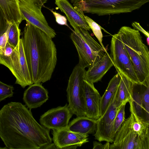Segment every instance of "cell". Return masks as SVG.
<instances>
[{
	"instance_id": "24",
	"label": "cell",
	"mask_w": 149,
	"mask_h": 149,
	"mask_svg": "<svg viewBox=\"0 0 149 149\" xmlns=\"http://www.w3.org/2000/svg\"><path fill=\"white\" fill-rule=\"evenodd\" d=\"M21 30L19 26L15 23L10 24L8 34V42L16 49L19 47Z\"/></svg>"
},
{
	"instance_id": "6",
	"label": "cell",
	"mask_w": 149,
	"mask_h": 149,
	"mask_svg": "<svg viewBox=\"0 0 149 149\" xmlns=\"http://www.w3.org/2000/svg\"><path fill=\"white\" fill-rule=\"evenodd\" d=\"M70 37L79 56L78 64L85 68L92 66L104 56L105 50L90 35L88 31L76 25Z\"/></svg>"
},
{
	"instance_id": "4",
	"label": "cell",
	"mask_w": 149,
	"mask_h": 149,
	"mask_svg": "<svg viewBox=\"0 0 149 149\" xmlns=\"http://www.w3.org/2000/svg\"><path fill=\"white\" fill-rule=\"evenodd\" d=\"M132 62L140 84L149 85V51L139 31L123 26L117 33Z\"/></svg>"
},
{
	"instance_id": "34",
	"label": "cell",
	"mask_w": 149,
	"mask_h": 149,
	"mask_svg": "<svg viewBox=\"0 0 149 149\" xmlns=\"http://www.w3.org/2000/svg\"><path fill=\"white\" fill-rule=\"evenodd\" d=\"M110 143L109 142H107L104 144L103 145V149H109Z\"/></svg>"
},
{
	"instance_id": "30",
	"label": "cell",
	"mask_w": 149,
	"mask_h": 149,
	"mask_svg": "<svg viewBox=\"0 0 149 149\" xmlns=\"http://www.w3.org/2000/svg\"><path fill=\"white\" fill-rule=\"evenodd\" d=\"M54 15L57 23L59 24L68 26L67 23V19L65 17L62 15L55 11L50 9Z\"/></svg>"
},
{
	"instance_id": "35",
	"label": "cell",
	"mask_w": 149,
	"mask_h": 149,
	"mask_svg": "<svg viewBox=\"0 0 149 149\" xmlns=\"http://www.w3.org/2000/svg\"><path fill=\"white\" fill-rule=\"evenodd\" d=\"M149 37H146V42L148 45H149Z\"/></svg>"
},
{
	"instance_id": "23",
	"label": "cell",
	"mask_w": 149,
	"mask_h": 149,
	"mask_svg": "<svg viewBox=\"0 0 149 149\" xmlns=\"http://www.w3.org/2000/svg\"><path fill=\"white\" fill-rule=\"evenodd\" d=\"M137 84H133V85L132 99L133 105L137 115L142 119L147 121L142 104V92L141 90L139 91L137 89Z\"/></svg>"
},
{
	"instance_id": "29",
	"label": "cell",
	"mask_w": 149,
	"mask_h": 149,
	"mask_svg": "<svg viewBox=\"0 0 149 149\" xmlns=\"http://www.w3.org/2000/svg\"><path fill=\"white\" fill-rule=\"evenodd\" d=\"M10 24L8 23L4 12L0 6V36L7 31Z\"/></svg>"
},
{
	"instance_id": "10",
	"label": "cell",
	"mask_w": 149,
	"mask_h": 149,
	"mask_svg": "<svg viewBox=\"0 0 149 149\" xmlns=\"http://www.w3.org/2000/svg\"><path fill=\"white\" fill-rule=\"evenodd\" d=\"M115 94L104 113L96 120V130L94 135L95 139L100 142L112 143L114 141V121L119 108L115 104Z\"/></svg>"
},
{
	"instance_id": "3",
	"label": "cell",
	"mask_w": 149,
	"mask_h": 149,
	"mask_svg": "<svg viewBox=\"0 0 149 149\" xmlns=\"http://www.w3.org/2000/svg\"><path fill=\"white\" fill-rule=\"evenodd\" d=\"M128 102L130 115L116 134L109 149H149V121L137 115L131 100Z\"/></svg>"
},
{
	"instance_id": "13",
	"label": "cell",
	"mask_w": 149,
	"mask_h": 149,
	"mask_svg": "<svg viewBox=\"0 0 149 149\" xmlns=\"http://www.w3.org/2000/svg\"><path fill=\"white\" fill-rule=\"evenodd\" d=\"M0 64L9 69L16 78L15 84L25 88L20 68L19 48H15L7 42L4 52L0 54Z\"/></svg>"
},
{
	"instance_id": "32",
	"label": "cell",
	"mask_w": 149,
	"mask_h": 149,
	"mask_svg": "<svg viewBox=\"0 0 149 149\" xmlns=\"http://www.w3.org/2000/svg\"><path fill=\"white\" fill-rule=\"evenodd\" d=\"M134 29L137 30L143 33L146 37H149V34L148 32L146 31L141 26L140 24L136 22H133L132 24Z\"/></svg>"
},
{
	"instance_id": "2",
	"label": "cell",
	"mask_w": 149,
	"mask_h": 149,
	"mask_svg": "<svg viewBox=\"0 0 149 149\" xmlns=\"http://www.w3.org/2000/svg\"><path fill=\"white\" fill-rule=\"evenodd\" d=\"M33 83L49 80L57 62V50L52 38L27 21L21 38Z\"/></svg>"
},
{
	"instance_id": "26",
	"label": "cell",
	"mask_w": 149,
	"mask_h": 149,
	"mask_svg": "<svg viewBox=\"0 0 149 149\" xmlns=\"http://www.w3.org/2000/svg\"><path fill=\"white\" fill-rule=\"evenodd\" d=\"M126 104H123L118 108L114 120L113 133L114 136L125 120V107Z\"/></svg>"
},
{
	"instance_id": "19",
	"label": "cell",
	"mask_w": 149,
	"mask_h": 149,
	"mask_svg": "<svg viewBox=\"0 0 149 149\" xmlns=\"http://www.w3.org/2000/svg\"><path fill=\"white\" fill-rule=\"evenodd\" d=\"M120 74V79L115 94V102L119 107L132 99L133 84L123 75Z\"/></svg>"
},
{
	"instance_id": "17",
	"label": "cell",
	"mask_w": 149,
	"mask_h": 149,
	"mask_svg": "<svg viewBox=\"0 0 149 149\" xmlns=\"http://www.w3.org/2000/svg\"><path fill=\"white\" fill-rule=\"evenodd\" d=\"M113 66L112 59L107 52L102 58L86 71L85 79L94 84L101 81L110 68Z\"/></svg>"
},
{
	"instance_id": "33",
	"label": "cell",
	"mask_w": 149,
	"mask_h": 149,
	"mask_svg": "<svg viewBox=\"0 0 149 149\" xmlns=\"http://www.w3.org/2000/svg\"><path fill=\"white\" fill-rule=\"evenodd\" d=\"M93 149H103V145L101 143L96 141H93Z\"/></svg>"
},
{
	"instance_id": "37",
	"label": "cell",
	"mask_w": 149,
	"mask_h": 149,
	"mask_svg": "<svg viewBox=\"0 0 149 149\" xmlns=\"http://www.w3.org/2000/svg\"><path fill=\"white\" fill-rule=\"evenodd\" d=\"M0 148H5V149H6V148H6V147L5 148H2L0 147Z\"/></svg>"
},
{
	"instance_id": "22",
	"label": "cell",
	"mask_w": 149,
	"mask_h": 149,
	"mask_svg": "<svg viewBox=\"0 0 149 149\" xmlns=\"http://www.w3.org/2000/svg\"><path fill=\"white\" fill-rule=\"evenodd\" d=\"M19 51L20 68L25 88L33 83L30 76L21 38L19 42Z\"/></svg>"
},
{
	"instance_id": "28",
	"label": "cell",
	"mask_w": 149,
	"mask_h": 149,
	"mask_svg": "<svg viewBox=\"0 0 149 149\" xmlns=\"http://www.w3.org/2000/svg\"><path fill=\"white\" fill-rule=\"evenodd\" d=\"M142 102L146 115V119L149 121V85L146 87L144 91L142 92Z\"/></svg>"
},
{
	"instance_id": "5",
	"label": "cell",
	"mask_w": 149,
	"mask_h": 149,
	"mask_svg": "<svg viewBox=\"0 0 149 149\" xmlns=\"http://www.w3.org/2000/svg\"><path fill=\"white\" fill-rule=\"evenodd\" d=\"M149 0H74L73 6L80 12L104 16L131 12Z\"/></svg>"
},
{
	"instance_id": "18",
	"label": "cell",
	"mask_w": 149,
	"mask_h": 149,
	"mask_svg": "<svg viewBox=\"0 0 149 149\" xmlns=\"http://www.w3.org/2000/svg\"><path fill=\"white\" fill-rule=\"evenodd\" d=\"M67 128L78 133L94 134L96 130V120L86 116H78L69 123Z\"/></svg>"
},
{
	"instance_id": "1",
	"label": "cell",
	"mask_w": 149,
	"mask_h": 149,
	"mask_svg": "<svg viewBox=\"0 0 149 149\" xmlns=\"http://www.w3.org/2000/svg\"><path fill=\"white\" fill-rule=\"evenodd\" d=\"M49 132L20 102H9L0 110V138L8 149H45L52 142Z\"/></svg>"
},
{
	"instance_id": "20",
	"label": "cell",
	"mask_w": 149,
	"mask_h": 149,
	"mask_svg": "<svg viewBox=\"0 0 149 149\" xmlns=\"http://www.w3.org/2000/svg\"><path fill=\"white\" fill-rule=\"evenodd\" d=\"M0 6L9 24L19 26L22 20L17 0H0Z\"/></svg>"
},
{
	"instance_id": "15",
	"label": "cell",
	"mask_w": 149,
	"mask_h": 149,
	"mask_svg": "<svg viewBox=\"0 0 149 149\" xmlns=\"http://www.w3.org/2000/svg\"><path fill=\"white\" fill-rule=\"evenodd\" d=\"M49 98L48 92L41 83H33L25 91L23 99L30 110L40 107Z\"/></svg>"
},
{
	"instance_id": "25",
	"label": "cell",
	"mask_w": 149,
	"mask_h": 149,
	"mask_svg": "<svg viewBox=\"0 0 149 149\" xmlns=\"http://www.w3.org/2000/svg\"><path fill=\"white\" fill-rule=\"evenodd\" d=\"M84 17L100 45L105 50H107L102 43L103 36L101 31L102 28L88 16L84 15Z\"/></svg>"
},
{
	"instance_id": "21",
	"label": "cell",
	"mask_w": 149,
	"mask_h": 149,
	"mask_svg": "<svg viewBox=\"0 0 149 149\" xmlns=\"http://www.w3.org/2000/svg\"><path fill=\"white\" fill-rule=\"evenodd\" d=\"M120 79V74L117 73L110 81L100 102V116L104 113L115 94Z\"/></svg>"
},
{
	"instance_id": "9",
	"label": "cell",
	"mask_w": 149,
	"mask_h": 149,
	"mask_svg": "<svg viewBox=\"0 0 149 149\" xmlns=\"http://www.w3.org/2000/svg\"><path fill=\"white\" fill-rule=\"evenodd\" d=\"M111 58L118 73L133 84H140L130 57L118 33L112 37L110 47Z\"/></svg>"
},
{
	"instance_id": "14",
	"label": "cell",
	"mask_w": 149,
	"mask_h": 149,
	"mask_svg": "<svg viewBox=\"0 0 149 149\" xmlns=\"http://www.w3.org/2000/svg\"><path fill=\"white\" fill-rule=\"evenodd\" d=\"M86 116L95 120L100 117V102L101 96L94 84L84 80Z\"/></svg>"
},
{
	"instance_id": "31",
	"label": "cell",
	"mask_w": 149,
	"mask_h": 149,
	"mask_svg": "<svg viewBox=\"0 0 149 149\" xmlns=\"http://www.w3.org/2000/svg\"><path fill=\"white\" fill-rule=\"evenodd\" d=\"M9 27L7 31L0 36V54L3 53L5 51L6 45L8 42V34Z\"/></svg>"
},
{
	"instance_id": "12",
	"label": "cell",
	"mask_w": 149,
	"mask_h": 149,
	"mask_svg": "<svg viewBox=\"0 0 149 149\" xmlns=\"http://www.w3.org/2000/svg\"><path fill=\"white\" fill-rule=\"evenodd\" d=\"M54 143L58 149H75L88 142V134L72 132L67 128L53 130Z\"/></svg>"
},
{
	"instance_id": "36",
	"label": "cell",
	"mask_w": 149,
	"mask_h": 149,
	"mask_svg": "<svg viewBox=\"0 0 149 149\" xmlns=\"http://www.w3.org/2000/svg\"><path fill=\"white\" fill-rule=\"evenodd\" d=\"M74 0H70V2L72 3H73Z\"/></svg>"
},
{
	"instance_id": "27",
	"label": "cell",
	"mask_w": 149,
	"mask_h": 149,
	"mask_svg": "<svg viewBox=\"0 0 149 149\" xmlns=\"http://www.w3.org/2000/svg\"><path fill=\"white\" fill-rule=\"evenodd\" d=\"M13 87L6 84L0 81V102L6 98L13 96Z\"/></svg>"
},
{
	"instance_id": "11",
	"label": "cell",
	"mask_w": 149,
	"mask_h": 149,
	"mask_svg": "<svg viewBox=\"0 0 149 149\" xmlns=\"http://www.w3.org/2000/svg\"><path fill=\"white\" fill-rule=\"evenodd\" d=\"M73 114L68 104L49 109L40 117L41 124L49 130H58L67 128Z\"/></svg>"
},
{
	"instance_id": "16",
	"label": "cell",
	"mask_w": 149,
	"mask_h": 149,
	"mask_svg": "<svg viewBox=\"0 0 149 149\" xmlns=\"http://www.w3.org/2000/svg\"><path fill=\"white\" fill-rule=\"evenodd\" d=\"M55 3L66 16L70 25H76L88 31L91 29L84 17L83 12L74 8L68 0H55Z\"/></svg>"
},
{
	"instance_id": "7",
	"label": "cell",
	"mask_w": 149,
	"mask_h": 149,
	"mask_svg": "<svg viewBox=\"0 0 149 149\" xmlns=\"http://www.w3.org/2000/svg\"><path fill=\"white\" fill-rule=\"evenodd\" d=\"M86 71L77 64L69 77L66 90L68 106L77 117L86 116L84 83Z\"/></svg>"
},
{
	"instance_id": "8",
	"label": "cell",
	"mask_w": 149,
	"mask_h": 149,
	"mask_svg": "<svg viewBox=\"0 0 149 149\" xmlns=\"http://www.w3.org/2000/svg\"><path fill=\"white\" fill-rule=\"evenodd\" d=\"M48 0H17L22 20H26L39 28L52 38L55 31L51 27L42 12V8Z\"/></svg>"
}]
</instances>
